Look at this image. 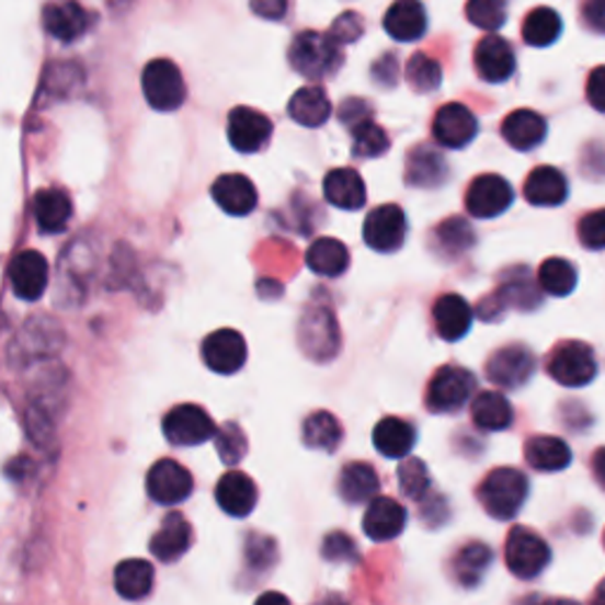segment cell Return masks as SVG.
<instances>
[{
    "label": "cell",
    "mask_w": 605,
    "mask_h": 605,
    "mask_svg": "<svg viewBox=\"0 0 605 605\" xmlns=\"http://www.w3.org/2000/svg\"><path fill=\"white\" fill-rule=\"evenodd\" d=\"M478 494L492 518L511 521L518 516L527 499V478L518 468H496L482 480Z\"/></svg>",
    "instance_id": "cell-1"
},
{
    "label": "cell",
    "mask_w": 605,
    "mask_h": 605,
    "mask_svg": "<svg viewBox=\"0 0 605 605\" xmlns=\"http://www.w3.org/2000/svg\"><path fill=\"white\" fill-rule=\"evenodd\" d=\"M289 62L300 76H306L310 81L327 79L341 65L339 43L324 34L302 32L292 43Z\"/></svg>",
    "instance_id": "cell-2"
},
{
    "label": "cell",
    "mask_w": 605,
    "mask_h": 605,
    "mask_svg": "<svg viewBox=\"0 0 605 605\" xmlns=\"http://www.w3.org/2000/svg\"><path fill=\"white\" fill-rule=\"evenodd\" d=\"M142 93L149 107H155L157 112H175L183 107L187 88L183 73L171 59H155L142 71Z\"/></svg>",
    "instance_id": "cell-3"
},
{
    "label": "cell",
    "mask_w": 605,
    "mask_h": 605,
    "mask_svg": "<svg viewBox=\"0 0 605 605\" xmlns=\"http://www.w3.org/2000/svg\"><path fill=\"white\" fill-rule=\"evenodd\" d=\"M506 566L521 580H533L551 561V549L537 533L527 527H513L506 539Z\"/></svg>",
    "instance_id": "cell-4"
},
{
    "label": "cell",
    "mask_w": 605,
    "mask_h": 605,
    "mask_svg": "<svg viewBox=\"0 0 605 605\" xmlns=\"http://www.w3.org/2000/svg\"><path fill=\"white\" fill-rule=\"evenodd\" d=\"M476 388V376L461 367H443L437 372L426 392V404L431 412L449 414L459 412L461 407L471 400V392Z\"/></svg>",
    "instance_id": "cell-5"
},
{
    "label": "cell",
    "mask_w": 605,
    "mask_h": 605,
    "mask_svg": "<svg viewBox=\"0 0 605 605\" xmlns=\"http://www.w3.org/2000/svg\"><path fill=\"white\" fill-rule=\"evenodd\" d=\"M596 372H598V365L592 347L580 341L558 345L549 359V374L558 384L568 388H580L592 384Z\"/></svg>",
    "instance_id": "cell-6"
},
{
    "label": "cell",
    "mask_w": 605,
    "mask_h": 605,
    "mask_svg": "<svg viewBox=\"0 0 605 605\" xmlns=\"http://www.w3.org/2000/svg\"><path fill=\"white\" fill-rule=\"evenodd\" d=\"M165 441L178 447H194L216 435L214 419L196 404H178L163 416Z\"/></svg>",
    "instance_id": "cell-7"
},
{
    "label": "cell",
    "mask_w": 605,
    "mask_h": 605,
    "mask_svg": "<svg viewBox=\"0 0 605 605\" xmlns=\"http://www.w3.org/2000/svg\"><path fill=\"white\" fill-rule=\"evenodd\" d=\"M300 347L315 362H329L339 353L341 334L334 315L329 310H308V315L300 320Z\"/></svg>",
    "instance_id": "cell-8"
},
{
    "label": "cell",
    "mask_w": 605,
    "mask_h": 605,
    "mask_svg": "<svg viewBox=\"0 0 605 605\" xmlns=\"http://www.w3.org/2000/svg\"><path fill=\"white\" fill-rule=\"evenodd\" d=\"M194 482L185 466L173 459H161L147 473V494L161 506H175L192 494Z\"/></svg>",
    "instance_id": "cell-9"
},
{
    "label": "cell",
    "mask_w": 605,
    "mask_h": 605,
    "mask_svg": "<svg viewBox=\"0 0 605 605\" xmlns=\"http://www.w3.org/2000/svg\"><path fill=\"white\" fill-rule=\"evenodd\" d=\"M407 218L404 210L396 204H386L374 208L365 220V241L367 247L378 253H392L404 244Z\"/></svg>",
    "instance_id": "cell-10"
},
{
    "label": "cell",
    "mask_w": 605,
    "mask_h": 605,
    "mask_svg": "<svg viewBox=\"0 0 605 605\" xmlns=\"http://www.w3.org/2000/svg\"><path fill=\"white\" fill-rule=\"evenodd\" d=\"M513 204V190L502 175H480L466 192V208L473 218H496Z\"/></svg>",
    "instance_id": "cell-11"
},
{
    "label": "cell",
    "mask_w": 605,
    "mask_h": 605,
    "mask_svg": "<svg viewBox=\"0 0 605 605\" xmlns=\"http://www.w3.org/2000/svg\"><path fill=\"white\" fill-rule=\"evenodd\" d=\"M202 357L216 374H237L249 357L247 341L235 329H218L204 341Z\"/></svg>",
    "instance_id": "cell-12"
},
{
    "label": "cell",
    "mask_w": 605,
    "mask_h": 605,
    "mask_svg": "<svg viewBox=\"0 0 605 605\" xmlns=\"http://www.w3.org/2000/svg\"><path fill=\"white\" fill-rule=\"evenodd\" d=\"M272 135V121L251 107H237L227 118V138L241 155L261 151Z\"/></svg>",
    "instance_id": "cell-13"
},
{
    "label": "cell",
    "mask_w": 605,
    "mask_h": 605,
    "mask_svg": "<svg viewBox=\"0 0 605 605\" xmlns=\"http://www.w3.org/2000/svg\"><path fill=\"white\" fill-rule=\"evenodd\" d=\"M48 261L43 259V253L38 251H22L20 255H14L10 263V284L12 292L22 300H38L45 289H48Z\"/></svg>",
    "instance_id": "cell-14"
},
{
    "label": "cell",
    "mask_w": 605,
    "mask_h": 605,
    "mask_svg": "<svg viewBox=\"0 0 605 605\" xmlns=\"http://www.w3.org/2000/svg\"><path fill=\"white\" fill-rule=\"evenodd\" d=\"M433 135L443 147L461 149L466 145H471L478 135V118L466 104H445V107L435 114Z\"/></svg>",
    "instance_id": "cell-15"
},
{
    "label": "cell",
    "mask_w": 605,
    "mask_h": 605,
    "mask_svg": "<svg viewBox=\"0 0 605 605\" xmlns=\"http://www.w3.org/2000/svg\"><path fill=\"white\" fill-rule=\"evenodd\" d=\"M90 24H93V14L76 0H59V3H50L43 10L45 32L62 43L79 41Z\"/></svg>",
    "instance_id": "cell-16"
},
{
    "label": "cell",
    "mask_w": 605,
    "mask_h": 605,
    "mask_svg": "<svg viewBox=\"0 0 605 605\" xmlns=\"http://www.w3.org/2000/svg\"><path fill=\"white\" fill-rule=\"evenodd\" d=\"M535 374V357L523 345H511L499 351L488 362L490 381L502 388H521Z\"/></svg>",
    "instance_id": "cell-17"
},
{
    "label": "cell",
    "mask_w": 605,
    "mask_h": 605,
    "mask_svg": "<svg viewBox=\"0 0 605 605\" xmlns=\"http://www.w3.org/2000/svg\"><path fill=\"white\" fill-rule=\"evenodd\" d=\"M407 523V509L396 502L390 496H376L369 502L365 511V521H362V527H365V535L372 541H390L402 535Z\"/></svg>",
    "instance_id": "cell-18"
},
{
    "label": "cell",
    "mask_w": 605,
    "mask_h": 605,
    "mask_svg": "<svg viewBox=\"0 0 605 605\" xmlns=\"http://www.w3.org/2000/svg\"><path fill=\"white\" fill-rule=\"evenodd\" d=\"M476 69L482 81L504 83L516 71V55L513 48L499 36H488L476 45Z\"/></svg>",
    "instance_id": "cell-19"
},
{
    "label": "cell",
    "mask_w": 605,
    "mask_h": 605,
    "mask_svg": "<svg viewBox=\"0 0 605 605\" xmlns=\"http://www.w3.org/2000/svg\"><path fill=\"white\" fill-rule=\"evenodd\" d=\"M216 499H218V506L227 513V516L247 518L253 511L255 502H259V490H255L253 480L247 473L230 471L218 480Z\"/></svg>",
    "instance_id": "cell-20"
},
{
    "label": "cell",
    "mask_w": 605,
    "mask_h": 605,
    "mask_svg": "<svg viewBox=\"0 0 605 605\" xmlns=\"http://www.w3.org/2000/svg\"><path fill=\"white\" fill-rule=\"evenodd\" d=\"M433 322L445 341H459L473 324V308L459 294H445L435 300Z\"/></svg>",
    "instance_id": "cell-21"
},
{
    "label": "cell",
    "mask_w": 605,
    "mask_h": 605,
    "mask_svg": "<svg viewBox=\"0 0 605 605\" xmlns=\"http://www.w3.org/2000/svg\"><path fill=\"white\" fill-rule=\"evenodd\" d=\"M210 194H214V202L230 216H249L255 204H259V192H255L253 183L247 175L239 173L220 175Z\"/></svg>",
    "instance_id": "cell-22"
},
{
    "label": "cell",
    "mask_w": 605,
    "mask_h": 605,
    "mask_svg": "<svg viewBox=\"0 0 605 605\" xmlns=\"http://www.w3.org/2000/svg\"><path fill=\"white\" fill-rule=\"evenodd\" d=\"M384 26L386 32L400 43L419 41L429 28L426 8H423L421 0H396L386 12Z\"/></svg>",
    "instance_id": "cell-23"
},
{
    "label": "cell",
    "mask_w": 605,
    "mask_h": 605,
    "mask_svg": "<svg viewBox=\"0 0 605 605\" xmlns=\"http://www.w3.org/2000/svg\"><path fill=\"white\" fill-rule=\"evenodd\" d=\"M71 199L65 190H41L34 196V220L43 235L65 232L71 220Z\"/></svg>",
    "instance_id": "cell-24"
},
{
    "label": "cell",
    "mask_w": 605,
    "mask_h": 605,
    "mask_svg": "<svg viewBox=\"0 0 605 605\" xmlns=\"http://www.w3.org/2000/svg\"><path fill=\"white\" fill-rule=\"evenodd\" d=\"M190 544H192L190 523L180 516V513H171V516L163 518L157 535L151 537L149 549L159 558V561L173 563L190 549Z\"/></svg>",
    "instance_id": "cell-25"
},
{
    "label": "cell",
    "mask_w": 605,
    "mask_h": 605,
    "mask_svg": "<svg viewBox=\"0 0 605 605\" xmlns=\"http://www.w3.org/2000/svg\"><path fill=\"white\" fill-rule=\"evenodd\" d=\"M324 196L331 206L343 210H357L367 202L365 180L353 169H334L324 178Z\"/></svg>",
    "instance_id": "cell-26"
},
{
    "label": "cell",
    "mask_w": 605,
    "mask_h": 605,
    "mask_svg": "<svg viewBox=\"0 0 605 605\" xmlns=\"http://www.w3.org/2000/svg\"><path fill=\"white\" fill-rule=\"evenodd\" d=\"M566 196L568 180L553 165H539L525 180V199L533 206H561Z\"/></svg>",
    "instance_id": "cell-27"
},
{
    "label": "cell",
    "mask_w": 605,
    "mask_h": 605,
    "mask_svg": "<svg viewBox=\"0 0 605 605\" xmlns=\"http://www.w3.org/2000/svg\"><path fill=\"white\" fill-rule=\"evenodd\" d=\"M502 135L513 149L529 151L547 138V121L533 110H518L504 118Z\"/></svg>",
    "instance_id": "cell-28"
},
{
    "label": "cell",
    "mask_w": 605,
    "mask_h": 605,
    "mask_svg": "<svg viewBox=\"0 0 605 605\" xmlns=\"http://www.w3.org/2000/svg\"><path fill=\"white\" fill-rule=\"evenodd\" d=\"M416 441V431L412 423L398 416H386L374 429V447L388 459H404L412 452Z\"/></svg>",
    "instance_id": "cell-29"
},
{
    "label": "cell",
    "mask_w": 605,
    "mask_h": 605,
    "mask_svg": "<svg viewBox=\"0 0 605 605\" xmlns=\"http://www.w3.org/2000/svg\"><path fill=\"white\" fill-rule=\"evenodd\" d=\"M525 459L529 466L537 468V471L553 473V471H563V468L570 466L572 452L561 437L535 435L529 437L525 445Z\"/></svg>",
    "instance_id": "cell-30"
},
{
    "label": "cell",
    "mask_w": 605,
    "mask_h": 605,
    "mask_svg": "<svg viewBox=\"0 0 605 605\" xmlns=\"http://www.w3.org/2000/svg\"><path fill=\"white\" fill-rule=\"evenodd\" d=\"M155 586V568L142 558H128L114 570V589L121 598L142 601Z\"/></svg>",
    "instance_id": "cell-31"
},
{
    "label": "cell",
    "mask_w": 605,
    "mask_h": 605,
    "mask_svg": "<svg viewBox=\"0 0 605 605\" xmlns=\"http://www.w3.org/2000/svg\"><path fill=\"white\" fill-rule=\"evenodd\" d=\"M306 263L315 272V275L341 277L347 270V265H351V253H347L343 241L322 237L310 244V249L306 253Z\"/></svg>",
    "instance_id": "cell-32"
},
{
    "label": "cell",
    "mask_w": 605,
    "mask_h": 605,
    "mask_svg": "<svg viewBox=\"0 0 605 605\" xmlns=\"http://www.w3.org/2000/svg\"><path fill=\"white\" fill-rule=\"evenodd\" d=\"M381 488V480H378L376 471L365 461H353L347 464L341 478H339V492L347 504H359V502H372Z\"/></svg>",
    "instance_id": "cell-33"
},
{
    "label": "cell",
    "mask_w": 605,
    "mask_h": 605,
    "mask_svg": "<svg viewBox=\"0 0 605 605\" xmlns=\"http://www.w3.org/2000/svg\"><path fill=\"white\" fill-rule=\"evenodd\" d=\"M289 114L296 124L306 128H317L327 124V118L331 116V102L322 88L306 85L296 90L294 98L289 100Z\"/></svg>",
    "instance_id": "cell-34"
},
{
    "label": "cell",
    "mask_w": 605,
    "mask_h": 605,
    "mask_svg": "<svg viewBox=\"0 0 605 605\" xmlns=\"http://www.w3.org/2000/svg\"><path fill=\"white\" fill-rule=\"evenodd\" d=\"M471 419L480 431H506L513 421L509 400L496 390H486L471 404Z\"/></svg>",
    "instance_id": "cell-35"
},
{
    "label": "cell",
    "mask_w": 605,
    "mask_h": 605,
    "mask_svg": "<svg viewBox=\"0 0 605 605\" xmlns=\"http://www.w3.org/2000/svg\"><path fill=\"white\" fill-rule=\"evenodd\" d=\"M447 178V163L443 155L431 151L429 147L414 149L407 159V183L416 187H437Z\"/></svg>",
    "instance_id": "cell-36"
},
{
    "label": "cell",
    "mask_w": 605,
    "mask_h": 605,
    "mask_svg": "<svg viewBox=\"0 0 605 605\" xmlns=\"http://www.w3.org/2000/svg\"><path fill=\"white\" fill-rule=\"evenodd\" d=\"M561 32V14L551 8H537L529 12L523 22V38L527 45H535V48H547V45L558 41Z\"/></svg>",
    "instance_id": "cell-37"
},
{
    "label": "cell",
    "mask_w": 605,
    "mask_h": 605,
    "mask_svg": "<svg viewBox=\"0 0 605 605\" xmlns=\"http://www.w3.org/2000/svg\"><path fill=\"white\" fill-rule=\"evenodd\" d=\"M343 431L341 423L334 414L329 412H315L302 423V441L310 449H322V452H334L341 443Z\"/></svg>",
    "instance_id": "cell-38"
},
{
    "label": "cell",
    "mask_w": 605,
    "mask_h": 605,
    "mask_svg": "<svg viewBox=\"0 0 605 605\" xmlns=\"http://www.w3.org/2000/svg\"><path fill=\"white\" fill-rule=\"evenodd\" d=\"M351 135H353V155L362 159L384 157L390 147V138L386 135V130L378 124H374L372 116L362 118L359 124H355L351 128Z\"/></svg>",
    "instance_id": "cell-39"
},
{
    "label": "cell",
    "mask_w": 605,
    "mask_h": 605,
    "mask_svg": "<svg viewBox=\"0 0 605 605\" xmlns=\"http://www.w3.org/2000/svg\"><path fill=\"white\" fill-rule=\"evenodd\" d=\"M539 286L549 296H568L578 284V270L566 259H549L539 267Z\"/></svg>",
    "instance_id": "cell-40"
},
{
    "label": "cell",
    "mask_w": 605,
    "mask_h": 605,
    "mask_svg": "<svg viewBox=\"0 0 605 605\" xmlns=\"http://www.w3.org/2000/svg\"><path fill=\"white\" fill-rule=\"evenodd\" d=\"M492 563V551L486 547V544H468L454 561V570H457V578L461 584L473 586L480 582L482 574L488 572Z\"/></svg>",
    "instance_id": "cell-41"
},
{
    "label": "cell",
    "mask_w": 605,
    "mask_h": 605,
    "mask_svg": "<svg viewBox=\"0 0 605 605\" xmlns=\"http://www.w3.org/2000/svg\"><path fill=\"white\" fill-rule=\"evenodd\" d=\"M466 18L482 32H496L506 22L504 0H468Z\"/></svg>",
    "instance_id": "cell-42"
},
{
    "label": "cell",
    "mask_w": 605,
    "mask_h": 605,
    "mask_svg": "<svg viewBox=\"0 0 605 605\" xmlns=\"http://www.w3.org/2000/svg\"><path fill=\"white\" fill-rule=\"evenodd\" d=\"M443 79V69L435 59L426 55H414L407 65V81L416 90V93H431L437 85H441Z\"/></svg>",
    "instance_id": "cell-43"
},
{
    "label": "cell",
    "mask_w": 605,
    "mask_h": 605,
    "mask_svg": "<svg viewBox=\"0 0 605 605\" xmlns=\"http://www.w3.org/2000/svg\"><path fill=\"white\" fill-rule=\"evenodd\" d=\"M398 478H400V488H402V492H404L407 496H410V499H421L423 494H426V490L431 488L429 471H426V466H423L421 459L404 461V464L400 466Z\"/></svg>",
    "instance_id": "cell-44"
},
{
    "label": "cell",
    "mask_w": 605,
    "mask_h": 605,
    "mask_svg": "<svg viewBox=\"0 0 605 605\" xmlns=\"http://www.w3.org/2000/svg\"><path fill=\"white\" fill-rule=\"evenodd\" d=\"M578 232H580V241L586 249H594V251L605 249V208L594 210V214H586L580 220Z\"/></svg>",
    "instance_id": "cell-45"
},
{
    "label": "cell",
    "mask_w": 605,
    "mask_h": 605,
    "mask_svg": "<svg viewBox=\"0 0 605 605\" xmlns=\"http://www.w3.org/2000/svg\"><path fill=\"white\" fill-rule=\"evenodd\" d=\"M437 237H441V241L452 253H459V251L468 249V247H471V241H473L471 227H468V222H464L459 218L447 220L441 227V232H437Z\"/></svg>",
    "instance_id": "cell-46"
},
{
    "label": "cell",
    "mask_w": 605,
    "mask_h": 605,
    "mask_svg": "<svg viewBox=\"0 0 605 605\" xmlns=\"http://www.w3.org/2000/svg\"><path fill=\"white\" fill-rule=\"evenodd\" d=\"M362 34H365V22L357 12H343L341 18L331 24L329 36L334 38L339 45L341 43H355Z\"/></svg>",
    "instance_id": "cell-47"
},
{
    "label": "cell",
    "mask_w": 605,
    "mask_h": 605,
    "mask_svg": "<svg viewBox=\"0 0 605 605\" xmlns=\"http://www.w3.org/2000/svg\"><path fill=\"white\" fill-rule=\"evenodd\" d=\"M586 98L589 104L601 114H605V67H598L592 71L586 81Z\"/></svg>",
    "instance_id": "cell-48"
},
{
    "label": "cell",
    "mask_w": 605,
    "mask_h": 605,
    "mask_svg": "<svg viewBox=\"0 0 605 605\" xmlns=\"http://www.w3.org/2000/svg\"><path fill=\"white\" fill-rule=\"evenodd\" d=\"M251 10L267 22H279L289 10V0H251Z\"/></svg>",
    "instance_id": "cell-49"
},
{
    "label": "cell",
    "mask_w": 605,
    "mask_h": 605,
    "mask_svg": "<svg viewBox=\"0 0 605 605\" xmlns=\"http://www.w3.org/2000/svg\"><path fill=\"white\" fill-rule=\"evenodd\" d=\"M582 18L589 28L605 34V0H582Z\"/></svg>",
    "instance_id": "cell-50"
},
{
    "label": "cell",
    "mask_w": 605,
    "mask_h": 605,
    "mask_svg": "<svg viewBox=\"0 0 605 605\" xmlns=\"http://www.w3.org/2000/svg\"><path fill=\"white\" fill-rule=\"evenodd\" d=\"M255 605H292L289 598L282 596L279 592H265L259 601H255Z\"/></svg>",
    "instance_id": "cell-51"
},
{
    "label": "cell",
    "mask_w": 605,
    "mask_h": 605,
    "mask_svg": "<svg viewBox=\"0 0 605 605\" xmlns=\"http://www.w3.org/2000/svg\"><path fill=\"white\" fill-rule=\"evenodd\" d=\"M594 473L598 478L601 486L605 488V447H601L596 454H594Z\"/></svg>",
    "instance_id": "cell-52"
},
{
    "label": "cell",
    "mask_w": 605,
    "mask_h": 605,
    "mask_svg": "<svg viewBox=\"0 0 605 605\" xmlns=\"http://www.w3.org/2000/svg\"><path fill=\"white\" fill-rule=\"evenodd\" d=\"M594 605H605V580L598 584L596 596H594Z\"/></svg>",
    "instance_id": "cell-53"
},
{
    "label": "cell",
    "mask_w": 605,
    "mask_h": 605,
    "mask_svg": "<svg viewBox=\"0 0 605 605\" xmlns=\"http://www.w3.org/2000/svg\"><path fill=\"white\" fill-rule=\"evenodd\" d=\"M541 605H580V603L570 598H551V601H544Z\"/></svg>",
    "instance_id": "cell-54"
}]
</instances>
